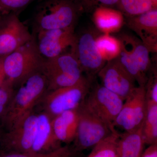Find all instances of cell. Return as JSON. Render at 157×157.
Masks as SVG:
<instances>
[{
  "label": "cell",
  "mask_w": 157,
  "mask_h": 157,
  "mask_svg": "<svg viewBox=\"0 0 157 157\" xmlns=\"http://www.w3.org/2000/svg\"><path fill=\"white\" fill-rule=\"evenodd\" d=\"M57 142L52 134L51 120L46 113L38 115V123L36 136L30 152H40L50 141Z\"/></svg>",
  "instance_id": "19"
},
{
  "label": "cell",
  "mask_w": 157,
  "mask_h": 157,
  "mask_svg": "<svg viewBox=\"0 0 157 157\" xmlns=\"http://www.w3.org/2000/svg\"><path fill=\"white\" fill-rule=\"evenodd\" d=\"M94 81L83 76L76 84L50 91L45 97L46 113L53 119L63 113L77 109L84 102Z\"/></svg>",
  "instance_id": "6"
},
{
  "label": "cell",
  "mask_w": 157,
  "mask_h": 157,
  "mask_svg": "<svg viewBox=\"0 0 157 157\" xmlns=\"http://www.w3.org/2000/svg\"><path fill=\"white\" fill-rule=\"evenodd\" d=\"M38 115L32 111L21 118L9 129L5 137L7 146L17 153L30 152L36 132Z\"/></svg>",
  "instance_id": "13"
},
{
  "label": "cell",
  "mask_w": 157,
  "mask_h": 157,
  "mask_svg": "<svg viewBox=\"0 0 157 157\" xmlns=\"http://www.w3.org/2000/svg\"><path fill=\"white\" fill-rule=\"evenodd\" d=\"M2 116L3 123L10 129L18 120L32 111V108L48 89V82L41 70L20 82Z\"/></svg>",
  "instance_id": "1"
},
{
  "label": "cell",
  "mask_w": 157,
  "mask_h": 157,
  "mask_svg": "<svg viewBox=\"0 0 157 157\" xmlns=\"http://www.w3.org/2000/svg\"><path fill=\"white\" fill-rule=\"evenodd\" d=\"M121 42V50L117 58L120 63L129 75L135 79L138 86H144L148 77L141 73L133 55L127 35L119 38Z\"/></svg>",
  "instance_id": "18"
},
{
  "label": "cell",
  "mask_w": 157,
  "mask_h": 157,
  "mask_svg": "<svg viewBox=\"0 0 157 157\" xmlns=\"http://www.w3.org/2000/svg\"><path fill=\"white\" fill-rule=\"evenodd\" d=\"M78 152L69 146L59 147L48 153H15L1 157H74Z\"/></svg>",
  "instance_id": "25"
},
{
  "label": "cell",
  "mask_w": 157,
  "mask_h": 157,
  "mask_svg": "<svg viewBox=\"0 0 157 157\" xmlns=\"http://www.w3.org/2000/svg\"><path fill=\"white\" fill-rule=\"evenodd\" d=\"M101 85L125 101L136 87V81L124 69L117 59L106 62L98 73Z\"/></svg>",
  "instance_id": "12"
},
{
  "label": "cell",
  "mask_w": 157,
  "mask_h": 157,
  "mask_svg": "<svg viewBox=\"0 0 157 157\" xmlns=\"http://www.w3.org/2000/svg\"><path fill=\"white\" fill-rule=\"evenodd\" d=\"M141 157H157V144L149 145L144 150Z\"/></svg>",
  "instance_id": "30"
},
{
  "label": "cell",
  "mask_w": 157,
  "mask_h": 157,
  "mask_svg": "<svg viewBox=\"0 0 157 157\" xmlns=\"http://www.w3.org/2000/svg\"><path fill=\"white\" fill-rule=\"evenodd\" d=\"M93 20L97 28L104 34L117 32L124 22L121 11L107 7L96 8L93 14Z\"/></svg>",
  "instance_id": "16"
},
{
  "label": "cell",
  "mask_w": 157,
  "mask_h": 157,
  "mask_svg": "<svg viewBox=\"0 0 157 157\" xmlns=\"http://www.w3.org/2000/svg\"><path fill=\"white\" fill-rule=\"evenodd\" d=\"M78 124L74 148L80 152L94 147L96 144L116 132L92 112L84 103L77 108Z\"/></svg>",
  "instance_id": "5"
},
{
  "label": "cell",
  "mask_w": 157,
  "mask_h": 157,
  "mask_svg": "<svg viewBox=\"0 0 157 157\" xmlns=\"http://www.w3.org/2000/svg\"><path fill=\"white\" fill-rule=\"evenodd\" d=\"M127 25L139 37L150 52H157V8L140 15L129 17Z\"/></svg>",
  "instance_id": "14"
},
{
  "label": "cell",
  "mask_w": 157,
  "mask_h": 157,
  "mask_svg": "<svg viewBox=\"0 0 157 157\" xmlns=\"http://www.w3.org/2000/svg\"><path fill=\"white\" fill-rule=\"evenodd\" d=\"M13 86L6 81L0 87V117H2L14 94Z\"/></svg>",
  "instance_id": "28"
},
{
  "label": "cell",
  "mask_w": 157,
  "mask_h": 157,
  "mask_svg": "<svg viewBox=\"0 0 157 157\" xmlns=\"http://www.w3.org/2000/svg\"><path fill=\"white\" fill-rule=\"evenodd\" d=\"M35 41L39 54L44 59L72 51L75 42L74 27L67 29L36 31Z\"/></svg>",
  "instance_id": "9"
},
{
  "label": "cell",
  "mask_w": 157,
  "mask_h": 157,
  "mask_svg": "<svg viewBox=\"0 0 157 157\" xmlns=\"http://www.w3.org/2000/svg\"><path fill=\"white\" fill-rule=\"evenodd\" d=\"M2 16L0 15V21H1V19H2Z\"/></svg>",
  "instance_id": "32"
},
{
  "label": "cell",
  "mask_w": 157,
  "mask_h": 157,
  "mask_svg": "<svg viewBox=\"0 0 157 157\" xmlns=\"http://www.w3.org/2000/svg\"><path fill=\"white\" fill-rule=\"evenodd\" d=\"M96 46L103 59L107 62L116 59L121 50V42L119 38L109 34L98 35L96 39Z\"/></svg>",
  "instance_id": "21"
},
{
  "label": "cell",
  "mask_w": 157,
  "mask_h": 157,
  "mask_svg": "<svg viewBox=\"0 0 157 157\" xmlns=\"http://www.w3.org/2000/svg\"><path fill=\"white\" fill-rule=\"evenodd\" d=\"M142 132L145 144L149 146L157 144V104L147 103Z\"/></svg>",
  "instance_id": "22"
},
{
  "label": "cell",
  "mask_w": 157,
  "mask_h": 157,
  "mask_svg": "<svg viewBox=\"0 0 157 157\" xmlns=\"http://www.w3.org/2000/svg\"><path fill=\"white\" fill-rule=\"evenodd\" d=\"M98 36L93 30L84 31L78 36L76 35L72 50L82 73L93 80H95L96 76L106 63L96 46V39Z\"/></svg>",
  "instance_id": "8"
},
{
  "label": "cell",
  "mask_w": 157,
  "mask_h": 157,
  "mask_svg": "<svg viewBox=\"0 0 157 157\" xmlns=\"http://www.w3.org/2000/svg\"><path fill=\"white\" fill-rule=\"evenodd\" d=\"M152 2L153 3L155 7H157V0H151Z\"/></svg>",
  "instance_id": "31"
},
{
  "label": "cell",
  "mask_w": 157,
  "mask_h": 157,
  "mask_svg": "<svg viewBox=\"0 0 157 157\" xmlns=\"http://www.w3.org/2000/svg\"><path fill=\"white\" fill-rule=\"evenodd\" d=\"M131 45L132 53L141 73L148 77V74L152 65L150 56V52L137 37L127 35Z\"/></svg>",
  "instance_id": "20"
},
{
  "label": "cell",
  "mask_w": 157,
  "mask_h": 157,
  "mask_svg": "<svg viewBox=\"0 0 157 157\" xmlns=\"http://www.w3.org/2000/svg\"><path fill=\"white\" fill-rule=\"evenodd\" d=\"M147 103L144 86H136L124 101L113 126L132 132L142 127L146 113Z\"/></svg>",
  "instance_id": "10"
},
{
  "label": "cell",
  "mask_w": 157,
  "mask_h": 157,
  "mask_svg": "<svg viewBox=\"0 0 157 157\" xmlns=\"http://www.w3.org/2000/svg\"><path fill=\"white\" fill-rule=\"evenodd\" d=\"M28 29L16 14L2 16L0 21V58L4 57L33 39Z\"/></svg>",
  "instance_id": "11"
},
{
  "label": "cell",
  "mask_w": 157,
  "mask_h": 157,
  "mask_svg": "<svg viewBox=\"0 0 157 157\" xmlns=\"http://www.w3.org/2000/svg\"><path fill=\"white\" fill-rule=\"evenodd\" d=\"M142 127L135 131L120 134L118 142L119 157H141L145 144Z\"/></svg>",
  "instance_id": "17"
},
{
  "label": "cell",
  "mask_w": 157,
  "mask_h": 157,
  "mask_svg": "<svg viewBox=\"0 0 157 157\" xmlns=\"http://www.w3.org/2000/svg\"><path fill=\"white\" fill-rule=\"evenodd\" d=\"M146 103L157 104V70L152 65L148 74V78L144 86Z\"/></svg>",
  "instance_id": "26"
},
{
  "label": "cell",
  "mask_w": 157,
  "mask_h": 157,
  "mask_svg": "<svg viewBox=\"0 0 157 157\" xmlns=\"http://www.w3.org/2000/svg\"><path fill=\"white\" fill-rule=\"evenodd\" d=\"M40 70L47 79L48 91L71 86L83 76L78 61L72 51L44 59Z\"/></svg>",
  "instance_id": "4"
},
{
  "label": "cell",
  "mask_w": 157,
  "mask_h": 157,
  "mask_svg": "<svg viewBox=\"0 0 157 157\" xmlns=\"http://www.w3.org/2000/svg\"><path fill=\"white\" fill-rule=\"evenodd\" d=\"M77 109L66 111L51 120L52 134L58 142L70 143L76 137L78 124Z\"/></svg>",
  "instance_id": "15"
},
{
  "label": "cell",
  "mask_w": 157,
  "mask_h": 157,
  "mask_svg": "<svg viewBox=\"0 0 157 157\" xmlns=\"http://www.w3.org/2000/svg\"><path fill=\"white\" fill-rule=\"evenodd\" d=\"M33 0H0V15L16 14L24 9Z\"/></svg>",
  "instance_id": "27"
},
{
  "label": "cell",
  "mask_w": 157,
  "mask_h": 157,
  "mask_svg": "<svg viewBox=\"0 0 157 157\" xmlns=\"http://www.w3.org/2000/svg\"><path fill=\"white\" fill-rule=\"evenodd\" d=\"M124 103L119 96L94 81L84 103L98 117L112 128Z\"/></svg>",
  "instance_id": "7"
},
{
  "label": "cell",
  "mask_w": 157,
  "mask_h": 157,
  "mask_svg": "<svg viewBox=\"0 0 157 157\" xmlns=\"http://www.w3.org/2000/svg\"><path fill=\"white\" fill-rule=\"evenodd\" d=\"M80 6L92 7L99 6V7H107L117 4L119 0H78Z\"/></svg>",
  "instance_id": "29"
},
{
  "label": "cell",
  "mask_w": 157,
  "mask_h": 157,
  "mask_svg": "<svg viewBox=\"0 0 157 157\" xmlns=\"http://www.w3.org/2000/svg\"><path fill=\"white\" fill-rule=\"evenodd\" d=\"M117 4L121 11L129 17L137 16L157 8L151 0H119Z\"/></svg>",
  "instance_id": "24"
},
{
  "label": "cell",
  "mask_w": 157,
  "mask_h": 157,
  "mask_svg": "<svg viewBox=\"0 0 157 157\" xmlns=\"http://www.w3.org/2000/svg\"><path fill=\"white\" fill-rule=\"evenodd\" d=\"M120 133L116 132L99 142L93 147L87 157H119L118 142Z\"/></svg>",
  "instance_id": "23"
},
{
  "label": "cell",
  "mask_w": 157,
  "mask_h": 157,
  "mask_svg": "<svg viewBox=\"0 0 157 157\" xmlns=\"http://www.w3.org/2000/svg\"><path fill=\"white\" fill-rule=\"evenodd\" d=\"M80 5L73 0H45L35 17L36 31L74 27Z\"/></svg>",
  "instance_id": "3"
},
{
  "label": "cell",
  "mask_w": 157,
  "mask_h": 157,
  "mask_svg": "<svg viewBox=\"0 0 157 157\" xmlns=\"http://www.w3.org/2000/svg\"><path fill=\"white\" fill-rule=\"evenodd\" d=\"M43 60L33 35L30 41L3 57L6 81L13 86L18 84L27 76L40 70Z\"/></svg>",
  "instance_id": "2"
}]
</instances>
